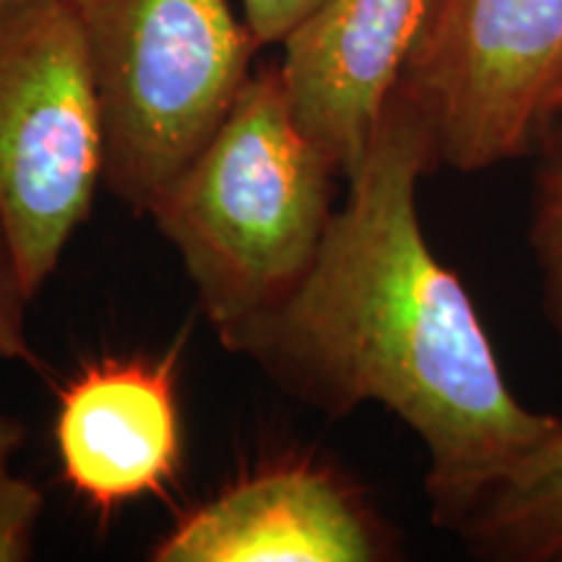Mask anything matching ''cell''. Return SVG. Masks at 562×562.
<instances>
[{
  "label": "cell",
  "instance_id": "12",
  "mask_svg": "<svg viewBox=\"0 0 562 562\" xmlns=\"http://www.w3.org/2000/svg\"><path fill=\"white\" fill-rule=\"evenodd\" d=\"M30 302L21 286L16 263L0 227V360H21L40 368L24 336V305Z\"/></svg>",
  "mask_w": 562,
  "mask_h": 562
},
{
  "label": "cell",
  "instance_id": "3",
  "mask_svg": "<svg viewBox=\"0 0 562 562\" xmlns=\"http://www.w3.org/2000/svg\"><path fill=\"white\" fill-rule=\"evenodd\" d=\"M104 125V182L146 214L220 128L256 45L229 0H66Z\"/></svg>",
  "mask_w": 562,
  "mask_h": 562
},
{
  "label": "cell",
  "instance_id": "15",
  "mask_svg": "<svg viewBox=\"0 0 562 562\" xmlns=\"http://www.w3.org/2000/svg\"><path fill=\"white\" fill-rule=\"evenodd\" d=\"M560 560H562V558H560Z\"/></svg>",
  "mask_w": 562,
  "mask_h": 562
},
{
  "label": "cell",
  "instance_id": "7",
  "mask_svg": "<svg viewBox=\"0 0 562 562\" xmlns=\"http://www.w3.org/2000/svg\"><path fill=\"white\" fill-rule=\"evenodd\" d=\"M383 531L341 476L284 463L245 476L180 518L157 562H372Z\"/></svg>",
  "mask_w": 562,
  "mask_h": 562
},
{
  "label": "cell",
  "instance_id": "4",
  "mask_svg": "<svg viewBox=\"0 0 562 562\" xmlns=\"http://www.w3.org/2000/svg\"><path fill=\"white\" fill-rule=\"evenodd\" d=\"M104 180V125L66 0L0 3V227L26 297L58 266Z\"/></svg>",
  "mask_w": 562,
  "mask_h": 562
},
{
  "label": "cell",
  "instance_id": "2",
  "mask_svg": "<svg viewBox=\"0 0 562 562\" xmlns=\"http://www.w3.org/2000/svg\"><path fill=\"white\" fill-rule=\"evenodd\" d=\"M336 175L300 128L279 63H266L161 188L146 214L178 248L220 339L290 297L311 269Z\"/></svg>",
  "mask_w": 562,
  "mask_h": 562
},
{
  "label": "cell",
  "instance_id": "10",
  "mask_svg": "<svg viewBox=\"0 0 562 562\" xmlns=\"http://www.w3.org/2000/svg\"><path fill=\"white\" fill-rule=\"evenodd\" d=\"M533 172L529 248L539 271L542 313L552 331L562 336V112L537 146Z\"/></svg>",
  "mask_w": 562,
  "mask_h": 562
},
{
  "label": "cell",
  "instance_id": "5",
  "mask_svg": "<svg viewBox=\"0 0 562 562\" xmlns=\"http://www.w3.org/2000/svg\"><path fill=\"white\" fill-rule=\"evenodd\" d=\"M396 89L438 165L529 157L562 112V0H432Z\"/></svg>",
  "mask_w": 562,
  "mask_h": 562
},
{
  "label": "cell",
  "instance_id": "1",
  "mask_svg": "<svg viewBox=\"0 0 562 562\" xmlns=\"http://www.w3.org/2000/svg\"><path fill=\"white\" fill-rule=\"evenodd\" d=\"M430 131L393 91L300 284L222 344L328 414L375 402L427 451L432 524L459 533L516 463L562 425L513 396L461 279L422 232Z\"/></svg>",
  "mask_w": 562,
  "mask_h": 562
},
{
  "label": "cell",
  "instance_id": "6",
  "mask_svg": "<svg viewBox=\"0 0 562 562\" xmlns=\"http://www.w3.org/2000/svg\"><path fill=\"white\" fill-rule=\"evenodd\" d=\"M432 0H326L281 42L300 128L351 178L368 157Z\"/></svg>",
  "mask_w": 562,
  "mask_h": 562
},
{
  "label": "cell",
  "instance_id": "14",
  "mask_svg": "<svg viewBox=\"0 0 562 562\" xmlns=\"http://www.w3.org/2000/svg\"><path fill=\"white\" fill-rule=\"evenodd\" d=\"M0 3H3V0H0Z\"/></svg>",
  "mask_w": 562,
  "mask_h": 562
},
{
  "label": "cell",
  "instance_id": "11",
  "mask_svg": "<svg viewBox=\"0 0 562 562\" xmlns=\"http://www.w3.org/2000/svg\"><path fill=\"white\" fill-rule=\"evenodd\" d=\"M24 440L21 422L0 414V562L30 560L45 497L32 482L11 472L13 453Z\"/></svg>",
  "mask_w": 562,
  "mask_h": 562
},
{
  "label": "cell",
  "instance_id": "8",
  "mask_svg": "<svg viewBox=\"0 0 562 562\" xmlns=\"http://www.w3.org/2000/svg\"><path fill=\"white\" fill-rule=\"evenodd\" d=\"M178 349L161 360L91 362L60 389L55 417L63 476L91 508L159 495L178 474L182 430Z\"/></svg>",
  "mask_w": 562,
  "mask_h": 562
},
{
  "label": "cell",
  "instance_id": "9",
  "mask_svg": "<svg viewBox=\"0 0 562 562\" xmlns=\"http://www.w3.org/2000/svg\"><path fill=\"white\" fill-rule=\"evenodd\" d=\"M459 537L484 560L562 558V425L516 463L461 526Z\"/></svg>",
  "mask_w": 562,
  "mask_h": 562
},
{
  "label": "cell",
  "instance_id": "13",
  "mask_svg": "<svg viewBox=\"0 0 562 562\" xmlns=\"http://www.w3.org/2000/svg\"><path fill=\"white\" fill-rule=\"evenodd\" d=\"M326 0H243V19L258 47L281 45Z\"/></svg>",
  "mask_w": 562,
  "mask_h": 562
}]
</instances>
